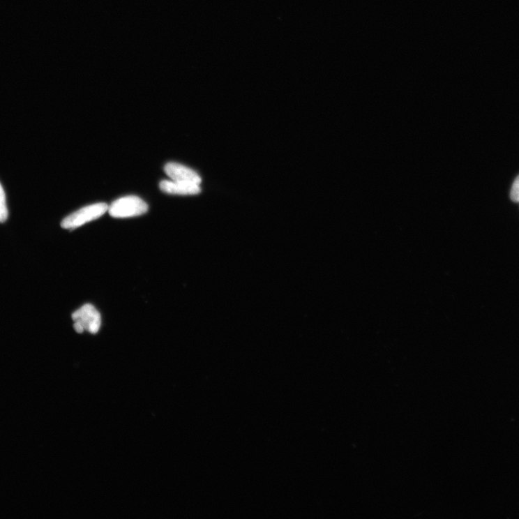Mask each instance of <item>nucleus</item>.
<instances>
[{
	"label": "nucleus",
	"mask_w": 519,
	"mask_h": 519,
	"mask_svg": "<svg viewBox=\"0 0 519 519\" xmlns=\"http://www.w3.org/2000/svg\"><path fill=\"white\" fill-rule=\"evenodd\" d=\"M108 210L105 203L85 206L64 218L61 226L63 229L74 230L100 218Z\"/></svg>",
	"instance_id": "1"
},
{
	"label": "nucleus",
	"mask_w": 519,
	"mask_h": 519,
	"mask_svg": "<svg viewBox=\"0 0 519 519\" xmlns=\"http://www.w3.org/2000/svg\"><path fill=\"white\" fill-rule=\"evenodd\" d=\"M74 329L77 333L84 331L96 334L101 326V316L98 310L91 304H86L75 311L72 315Z\"/></svg>",
	"instance_id": "2"
},
{
	"label": "nucleus",
	"mask_w": 519,
	"mask_h": 519,
	"mask_svg": "<svg viewBox=\"0 0 519 519\" xmlns=\"http://www.w3.org/2000/svg\"><path fill=\"white\" fill-rule=\"evenodd\" d=\"M108 212L114 218H129L147 212L148 205L137 197H126L108 206Z\"/></svg>",
	"instance_id": "3"
},
{
	"label": "nucleus",
	"mask_w": 519,
	"mask_h": 519,
	"mask_svg": "<svg viewBox=\"0 0 519 519\" xmlns=\"http://www.w3.org/2000/svg\"><path fill=\"white\" fill-rule=\"evenodd\" d=\"M164 170L173 181L196 185L202 183V179L196 172L181 164L169 163Z\"/></svg>",
	"instance_id": "4"
},
{
	"label": "nucleus",
	"mask_w": 519,
	"mask_h": 519,
	"mask_svg": "<svg viewBox=\"0 0 519 519\" xmlns=\"http://www.w3.org/2000/svg\"><path fill=\"white\" fill-rule=\"evenodd\" d=\"M161 190L169 194L196 195L201 193L200 185L189 184L176 181H163L160 183Z\"/></svg>",
	"instance_id": "5"
},
{
	"label": "nucleus",
	"mask_w": 519,
	"mask_h": 519,
	"mask_svg": "<svg viewBox=\"0 0 519 519\" xmlns=\"http://www.w3.org/2000/svg\"><path fill=\"white\" fill-rule=\"evenodd\" d=\"M8 216V211L6 204V193L4 189L0 183V223H5Z\"/></svg>",
	"instance_id": "6"
},
{
	"label": "nucleus",
	"mask_w": 519,
	"mask_h": 519,
	"mask_svg": "<svg viewBox=\"0 0 519 519\" xmlns=\"http://www.w3.org/2000/svg\"><path fill=\"white\" fill-rule=\"evenodd\" d=\"M510 196L513 202H519V176L512 186Z\"/></svg>",
	"instance_id": "7"
}]
</instances>
